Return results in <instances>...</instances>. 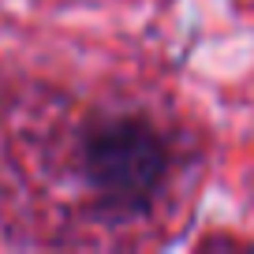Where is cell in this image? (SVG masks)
Masks as SVG:
<instances>
[{
    "label": "cell",
    "instance_id": "6da1fadb",
    "mask_svg": "<svg viewBox=\"0 0 254 254\" xmlns=\"http://www.w3.org/2000/svg\"><path fill=\"white\" fill-rule=\"evenodd\" d=\"M165 146L138 120L101 124L82 146L86 180L116 209H142L165 180Z\"/></svg>",
    "mask_w": 254,
    "mask_h": 254
}]
</instances>
